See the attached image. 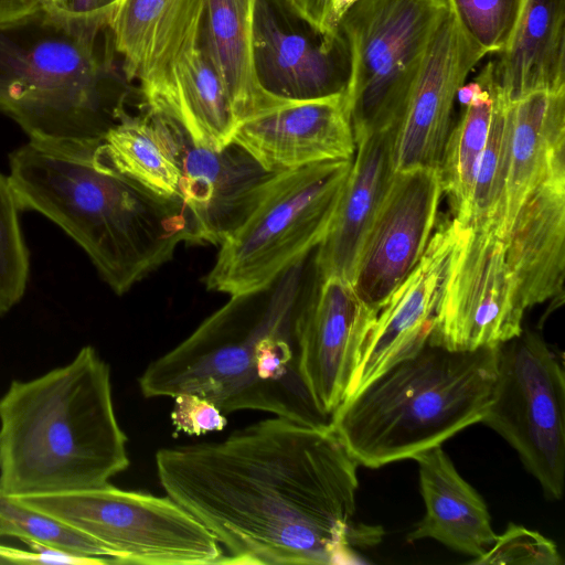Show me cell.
<instances>
[{"label":"cell","instance_id":"1","mask_svg":"<svg viewBox=\"0 0 565 565\" xmlns=\"http://www.w3.org/2000/svg\"><path fill=\"white\" fill-rule=\"evenodd\" d=\"M358 467L331 427L279 416L156 454L161 487L225 548L222 564H335L379 541L353 522Z\"/></svg>","mask_w":565,"mask_h":565},{"label":"cell","instance_id":"2","mask_svg":"<svg viewBox=\"0 0 565 565\" xmlns=\"http://www.w3.org/2000/svg\"><path fill=\"white\" fill-rule=\"evenodd\" d=\"M305 262L268 288L230 300L138 379L142 395L194 394L222 413L262 411L317 427L331 416L316 404L301 371Z\"/></svg>","mask_w":565,"mask_h":565},{"label":"cell","instance_id":"3","mask_svg":"<svg viewBox=\"0 0 565 565\" xmlns=\"http://www.w3.org/2000/svg\"><path fill=\"white\" fill-rule=\"evenodd\" d=\"M98 143L29 140L10 153L8 178L21 211L60 226L120 296L190 243L191 230L179 198L97 163Z\"/></svg>","mask_w":565,"mask_h":565},{"label":"cell","instance_id":"4","mask_svg":"<svg viewBox=\"0 0 565 565\" xmlns=\"http://www.w3.org/2000/svg\"><path fill=\"white\" fill-rule=\"evenodd\" d=\"M128 467L110 369L93 347L0 397V495L99 488Z\"/></svg>","mask_w":565,"mask_h":565},{"label":"cell","instance_id":"5","mask_svg":"<svg viewBox=\"0 0 565 565\" xmlns=\"http://www.w3.org/2000/svg\"><path fill=\"white\" fill-rule=\"evenodd\" d=\"M108 20L44 8L0 26V111L30 140L98 143L126 111Z\"/></svg>","mask_w":565,"mask_h":565},{"label":"cell","instance_id":"6","mask_svg":"<svg viewBox=\"0 0 565 565\" xmlns=\"http://www.w3.org/2000/svg\"><path fill=\"white\" fill-rule=\"evenodd\" d=\"M498 348L454 351L427 341L331 416V428L366 468L413 459L480 423L497 376Z\"/></svg>","mask_w":565,"mask_h":565},{"label":"cell","instance_id":"7","mask_svg":"<svg viewBox=\"0 0 565 565\" xmlns=\"http://www.w3.org/2000/svg\"><path fill=\"white\" fill-rule=\"evenodd\" d=\"M352 160L278 173L258 206L220 245L205 277L207 290L230 297L257 292L307 259L331 225Z\"/></svg>","mask_w":565,"mask_h":565},{"label":"cell","instance_id":"8","mask_svg":"<svg viewBox=\"0 0 565 565\" xmlns=\"http://www.w3.org/2000/svg\"><path fill=\"white\" fill-rule=\"evenodd\" d=\"M447 0H355L338 28L349 43L345 95L355 143L398 124Z\"/></svg>","mask_w":565,"mask_h":565},{"label":"cell","instance_id":"9","mask_svg":"<svg viewBox=\"0 0 565 565\" xmlns=\"http://www.w3.org/2000/svg\"><path fill=\"white\" fill-rule=\"evenodd\" d=\"M89 535L116 564H222L224 548L193 514L167 495L118 489L13 498Z\"/></svg>","mask_w":565,"mask_h":565},{"label":"cell","instance_id":"10","mask_svg":"<svg viewBox=\"0 0 565 565\" xmlns=\"http://www.w3.org/2000/svg\"><path fill=\"white\" fill-rule=\"evenodd\" d=\"M481 424L519 455L548 500L565 487V371L557 353L532 331L498 348L497 376Z\"/></svg>","mask_w":565,"mask_h":565},{"label":"cell","instance_id":"11","mask_svg":"<svg viewBox=\"0 0 565 565\" xmlns=\"http://www.w3.org/2000/svg\"><path fill=\"white\" fill-rule=\"evenodd\" d=\"M202 8L203 0L170 1L136 78L146 110L173 120L195 146L220 150L239 121L200 40Z\"/></svg>","mask_w":565,"mask_h":565},{"label":"cell","instance_id":"12","mask_svg":"<svg viewBox=\"0 0 565 565\" xmlns=\"http://www.w3.org/2000/svg\"><path fill=\"white\" fill-rule=\"evenodd\" d=\"M525 311L505 237L493 225L458 224L428 341L454 351L497 347L522 332Z\"/></svg>","mask_w":565,"mask_h":565},{"label":"cell","instance_id":"13","mask_svg":"<svg viewBox=\"0 0 565 565\" xmlns=\"http://www.w3.org/2000/svg\"><path fill=\"white\" fill-rule=\"evenodd\" d=\"M252 63L258 87L280 104L345 97L352 71L339 28L322 33L287 0H256Z\"/></svg>","mask_w":565,"mask_h":565},{"label":"cell","instance_id":"14","mask_svg":"<svg viewBox=\"0 0 565 565\" xmlns=\"http://www.w3.org/2000/svg\"><path fill=\"white\" fill-rule=\"evenodd\" d=\"M146 113L179 168L178 196L190 223V244L221 245L258 206L278 173L234 142L220 150L195 146L173 120Z\"/></svg>","mask_w":565,"mask_h":565},{"label":"cell","instance_id":"15","mask_svg":"<svg viewBox=\"0 0 565 565\" xmlns=\"http://www.w3.org/2000/svg\"><path fill=\"white\" fill-rule=\"evenodd\" d=\"M443 194L438 169L395 171L354 269L358 297L379 311L422 258Z\"/></svg>","mask_w":565,"mask_h":565},{"label":"cell","instance_id":"16","mask_svg":"<svg viewBox=\"0 0 565 565\" xmlns=\"http://www.w3.org/2000/svg\"><path fill=\"white\" fill-rule=\"evenodd\" d=\"M486 55L465 34L449 9L431 38L397 127L395 171L438 169L454 125L457 92Z\"/></svg>","mask_w":565,"mask_h":565},{"label":"cell","instance_id":"17","mask_svg":"<svg viewBox=\"0 0 565 565\" xmlns=\"http://www.w3.org/2000/svg\"><path fill=\"white\" fill-rule=\"evenodd\" d=\"M377 315L348 280L318 278L301 313V371L317 406L327 415L345 399L362 345Z\"/></svg>","mask_w":565,"mask_h":565},{"label":"cell","instance_id":"18","mask_svg":"<svg viewBox=\"0 0 565 565\" xmlns=\"http://www.w3.org/2000/svg\"><path fill=\"white\" fill-rule=\"evenodd\" d=\"M457 233L454 218L439 221L418 264L382 305L362 345L345 398L428 341Z\"/></svg>","mask_w":565,"mask_h":565},{"label":"cell","instance_id":"19","mask_svg":"<svg viewBox=\"0 0 565 565\" xmlns=\"http://www.w3.org/2000/svg\"><path fill=\"white\" fill-rule=\"evenodd\" d=\"M232 142L276 173L351 159L356 149L344 96L287 103L257 114L238 125Z\"/></svg>","mask_w":565,"mask_h":565},{"label":"cell","instance_id":"20","mask_svg":"<svg viewBox=\"0 0 565 565\" xmlns=\"http://www.w3.org/2000/svg\"><path fill=\"white\" fill-rule=\"evenodd\" d=\"M396 130L397 127H393L356 142L334 217L317 247L316 277L352 281L363 242L395 173Z\"/></svg>","mask_w":565,"mask_h":565},{"label":"cell","instance_id":"21","mask_svg":"<svg viewBox=\"0 0 565 565\" xmlns=\"http://www.w3.org/2000/svg\"><path fill=\"white\" fill-rule=\"evenodd\" d=\"M507 259L523 306L563 299L565 276V177L535 189L505 236Z\"/></svg>","mask_w":565,"mask_h":565},{"label":"cell","instance_id":"22","mask_svg":"<svg viewBox=\"0 0 565 565\" xmlns=\"http://www.w3.org/2000/svg\"><path fill=\"white\" fill-rule=\"evenodd\" d=\"M510 164L501 228L541 184L565 177V89L535 92L508 103Z\"/></svg>","mask_w":565,"mask_h":565},{"label":"cell","instance_id":"23","mask_svg":"<svg viewBox=\"0 0 565 565\" xmlns=\"http://www.w3.org/2000/svg\"><path fill=\"white\" fill-rule=\"evenodd\" d=\"M413 459L418 466L425 514L407 541L431 539L473 559L483 555L497 534L482 497L460 476L441 446Z\"/></svg>","mask_w":565,"mask_h":565},{"label":"cell","instance_id":"24","mask_svg":"<svg viewBox=\"0 0 565 565\" xmlns=\"http://www.w3.org/2000/svg\"><path fill=\"white\" fill-rule=\"evenodd\" d=\"M505 103L535 92L565 89V0H525L505 50L492 61Z\"/></svg>","mask_w":565,"mask_h":565},{"label":"cell","instance_id":"25","mask_svg":"<svg viewBox=\"0 0 565 565\" xmlns=\"http://www.w3.org/2000/svg\"><path fill=\"white\" fill-rule=\"evenodd\" d=\"M256 0H203L200 40L230 95L239 124L280 104L258 87L252 63Z\"/></svg>","mask_w":565,"mask_h":565},{"label":"cell","instance_id":"26","mask_svg":"<svg viewBox=\"0 0 565 565\" xmlns=\"http://www.w3.org/2000/svg\"><path fill=\"white\" fill-rule=\"evenodd\" d=\"M495 96L492 61L457 92L462 111L446 140L438 173L452 218L458 223L465 221L468 212L478 164L491 128Z\"/></svg>","mask_w":565,"mask_h":565},{"label":"cell","instance_id":"27","mask_svg":"<svg viewBox=\"0 0 565 565\" xmlns=\"http://www.w3.org/2000/svg\"><path fill=\"white\" fill-rule=\"evenodd\" d=\"M94 159L157 194L179 198V168L148 113L124 111L95 148Z\"/></svg>","mask_w":565,"mask_h":565},{"label":"cell","instance_id":"28","mask_svg":"<svg viewBox=\"0 0 565 565\" xmlns=\"http://www.w3.org/2000/svg\"><path fill=\"white\" fill-rule=\"evenodd\" d=\"M510 164L508 103L497 88L494 113L486 147L480 157L468 212L462 226L493 225L503 235L501 223ZM504 236V235H503ZM505 237V236H504Z\"/></svg>","mask_w":565,"mask_h":565},{"label":"cell","instance_id":"29","mask_svg":"<svg viewBox=\"0 0 565 565\" xmlns=\"http://www.w3.org/2000/svg\"><path fill=\"white\" fill-rule=\"evenodd\" d=\"M0 536H13L23 542L38 541L75 554L110 559L104 546L89 535L13 498L2 495Z\"/></svg>","mask_w":565,"mask_h":565},{"label":"cell","instance_id":"30","mask_svg":"<svg viewBox=\"0 0 565 565\" xmlns=\"http://www.w3.org/2000/svg\"><path fill=\"white\" fill-rule=\"evenodd\" d=\"M20 206L8 175L0 172V316L23 297L30 273Z\"/></svg>","mask_w":565,"mask_h":565},{"label":"cell","instance_id":"31","mask_svg":"<svg viewBox=\"0 0 565 565\" xmlns=\"http://www.w3.org/2000/svg\"><path fill=\"white\" fill-rule=\"evenodd\" d=\"M465 34L486 54L509 45L525 0H447Z\"/></svg>","mask_w":565,"mask_h":565},{"label":"cell","instance_id":"32","mask_svg":"<svg viewBox=\"0 0 565 565\" xmlns=\"http://www.w3.org/2000/svg\"><path fill=\"white\" fill-rule=\"evenodd\" d=\"M171 0H119L109 18L114 46L128 82L146 56L154 29Z\"/></svg>","mask_w":565,"mask_h":565},{"label":"cell","instance_id":"33","mask_svg":"<svg viewBox=\"0 0 565 565\" xmlns=\"http://www.w3.org/2000/svg\"><path fill=\"white\" fill-rule=\"evenodd\" d=\"M471 563L561 565L563 559L554 542L536 531L509 523L489 550Z\"/></svg>","mask_w":565,"mask_h":565},{"label":"cell","instance_id":"34","mask_svg":"<svg viewBox=\"0 0 565 565\" xmlns=\"http://www.w3.org/2000/svg\"><path fill=\"white\" fill-rule=\"evenodd\" d=\"M174 398L170 414L175 433L200 436L222 430L227 419L224 413L211 401L194 395L180 394Z\"/></svg>","mask_w":565,"mask_h":565},{"label":"cell","instance_id":"35","mask_svg":"<svg viewBox=\"0 0 565 565\" xmlns=\"http://www.w3.org/2000/svg\"><path fill=\"white\" fill-rule=\"evenodd\" d=\"M119 0H66L58 8L45 7L71 20H108Z\"/></svg>","mask_w":565,"mask_h":565},{"label":"cell","instance_id":"36","mask_svg":"<svg viewBox=\"0 0 565 565\" xmlns=\"http://www.w3.org/2000/svg\"><path fill=\"white\" fill-rule=\"evenodd\" d=\"M288 3L322 33H333L334 0H287Z\"/></svg>","mask_w":565,"mask_h":565},{"label":"cell","instance_id":"37","mask_svg":"<svg viewBox=\"0 0 565 565\" xmlns=\"http://www.w3.org/2000/svg\"><path fill=\"white\" fill-rule=\"evenodd\" d=\"M49 0H0V26L24 20L41 10Z\"/></svg>","mask_w":565,"mask_h":565},{"label":"cell","instance_id":"38","mask_svg":"<svg viewBox=\"0 0 565 565\" xmlns=\"http://www.w3.org/2000/svg\"><path fill=\"white\" fill-rule=\"evenodd\" d=\"M355 0H334L333 8V22L338 26V21L340 17L347 11V9L354 2Z\"/></svg>","mask_w":565,"mask_h":565},{"label":"cell","instance_id":"39","mask_svg":"<svg viewBox=\"0 0 565 565\" xmlns=\"http://www.w3.org/2000/svg\"><path fill=\"white\" fill-rule=\"evenodd\" d=\"M66 0H49V3L46 7L51 8H58L65 3Z\"/></svg>","mask_w":565,"mask_h":565},{"label":"cell","instance_id":"40","mask_svg":"<svg viewBox=\"0 0 565 565\" xmlns=\"http://www.w3.org/2000/svg\"><path fill=\"white\" fill-rule=\"evenodd\" d=\"M0 564H6L3 559L0 558Z\"/></svg>","mask_w":565,"mask_h":565}]
</instances>
